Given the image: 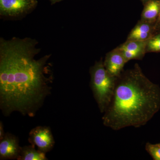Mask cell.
I'll return each mask as SVG.
<instances>
[{
    "label": "cell",
    "instance_id": "obj_15",
    "mask_svg": "<svg viewBox=\"0 0 160 160\" xmlns=\"http://www.w3.org/2000/svg\"><path fill=\"white\" fill-rule=\"evenodd\" d=\"M5 134L6 133L4 132L3 122H2L1 121L0 122V140L2 139L5 136Z\"/></svg>",
    "mask_w": 160,
    "mask_h": 160
},
{
    "label": "cell",
    "instance_id": "obj_3",
    "mask_svg": "<svg viewBox=\"0 0 160 160\" xmlns=\"http://www.w3.org/2000/svg\"><path fill=\"white\" fill-rule=\"evenodd\" d=\"M90 88L100 112L104 113L113 95L116 78L109 74L102 61L90 68Z\"/></svg>",
    "mask_w": 160,
    "mask_h": 160
},
{
    "label": "cell",
    "instance_id": "obj_11",
    "mask_svg": "<svg viewBox=\"0 0 160 160\" xmlns=\"http://www.w3.org/2000/svg\"><path fill=\"white\" fill-rule=\"evenodd\" d=\"M147 49L154 52H160V30L156 34L150 38L146 43Z\"/></svg>",
    "mask_w": 160,
    "mask_h": 160
},
{
    "label": "cell",
    "instance_id": "obj_5",
    "mask_svg": "<svg viewBox=\"0 0 160 160\" xmlns=\"http://www.w3.org/2000/svg\"><path fill=\"white\" fill-rule=\"evenodd\" d=\"M28 141L46 153L52 150L55 144L51 129L46 126H38L32 129L29 132Z\"/></svg>",
    "mask_w": 160,
    "mask_h": 160
},
{
    "label": "cell",
    "instance_id": "obj_18",
    "mask_svg": "<svg viewBox=\"0 0 160 160\" xmlns=\"http://www.w3.org/2000/svg\"><path fill=\"white\" fill-rule=\"evenodd\" d=\"M157 27L159 30H160V24L159 25H158V26H157Z\"/></svg>",
    "mask_w": 160,
    "mask_h": 160
},
{
    "label": "cell",
    "instance_id": "obj_8",
    "mask_svg": "<svg viewBox=\"0 0 160 160\" xmlns=\"http://www.w3.org/2000/svg\"><path fill=\"white\" fill-rule=\"evenodd\" d=\"M36 146L31 145L21 148L18 160H48L46 153L36 149Z\"/></svg>",
    "mask_w": 160,
    "mask_h": 160
},
{
    "label": "cell",
    "instance_id": "obj_1",
    "mask_svg": "<svg viewBox=\"0 0 160 160\" xmlns=\"http://www.w3.org/2000/svg\"><path fill=\"white\" fill-rule=\"evenodd\" d=\"M35 39L0 38V109L5 117L14 112L34 117L51 94L52 54L39 59Z\"/></svg>",
    "mask_w": 160,
    "mask_h": 160
},
{
    "label": "cell",
    "instance_id": "obj_9",
    "mask_svg": "<svg viewBox=\"0 0 160 160\" xmlns=\"http://www.w3.org/2000/svg\"><path fill=\"white\" fill-rule=\"evenodd\" d=\"M160 11V2L152 0L146 5L143 12V17L146 21L153 22L157 21Z\"/></svg>",
    "mask_w": 160,
    "mask_h": 160
},
{
    "label": "cell",
    "instance_id": "obj_14",
    "mask_svg": "<svg viewBox=\"0 0 160 160\" xmlns=\"http://www.w3.org/2000/svg\"><path fill=\"white\" fill-rule=\"evenodd\" d=\"M122 53L123 56L126 60V62H128L129 60L132 59L136 58L139 56L141 53L129 51H121Z\"/></svg>",
    "mask_w": 160,
    "mask_h": 160
},
{
    "label": "cell",
    "instance_id": "obj_4",
    "mask_svg": "<svg viewBox=\"0 0 160 160\" xmlns=\"http://www.w3.org/2000/svg\"><path fill=\"white\" fill-rule=\"evenodd\" d=\"M37 0H0V16L9 20L23 18L37 7Z\"/></svg>",
    "mask_w": 160,
    "mask_h": 160
},
{
    "label": "cell",
    "instance_id": "obj_13",
    "mask_svg": "<svg viewBox=\"0 0 160 160\" xmlns=\"http://www.w3.org/2000/svg\"><path fill=\"white\" fill-rule=\"evenodd\" d=\"M153 30V28L150 24L148 23H144L140 24L137 26L132 31L129 36V38L134 36L136 35L141 34V33H151L152 30Z\"/></svg>",
    "mask_w": 160,
    "mask_h": 160
},
{
    "label": "cell",
    "instance_id": "obj_12",
    "mask_svg": "<svg viewBox=\"0 0 160 160\" xmlns=\"http://www.w3.org/2000/svg\"><path fill=\"white\" fill-rule=\"evenodd\" d=\"M145 149L154 160H160V145L159 144L146 143Z\"/></svg>",
    "mask_w": 160,
    "mask_h": 160
},
{
    "label": "cell",
    "instance_id": "obj_16",
    "mask_svg": "<svg viewBox=\"0 0 160 160\" xmlns=\"http://www.w3.org/2000/svg\"><path fill=\"white\" fill-rule=\"evenodd\" d=\"M64 0H49L52 5H54L56 3L60 2Z\"/></svg>",
    "mask_w": 160,
    "mask_h": 160
},
{
    "label": "cell",
    "instance_id": "obj_17",
    "mask_svg": "<svg viewBox=\"0 0 160 160\" xmlns=\"http://www.w3.org/2000/svg\"><path fill=\"white\" fill-rule=\"evenodd\" d=\"M157 22V26H158L160 24V11L159 13L157 21L156 22Z\"/></svg>",
    "mask_w": 160,
    "mask_h": 160
},
{
    "label": "cell",
    "instance_id": "obj_7",
    "mask_svg": "<svg viewBox=\"0 0 160 160\" xmlns=\"http://www.w3.org/2000/svg\"><path fill=\"white\" fill-rule=\"evenodd\" d=\"M113 52L107 55L104 63V66L109 74L117 78L122 73L126 62L122 52Z\"/></svg>",
    "mask_w": 160,
    "mask_h": 160
},
{
    "label": "cell",
    "instance_id": "obj_10",
    "mask_svg": "<svg viewBox=\"0 0 160 160\" xmlns=\"http://www.w3.org/2000/svg\"><path fill=\"white\" fill-rule=\"evenodd\" d=\"M146 42L145 41H130L124 44L119 50L121 51H129L141 53L145 45H146Z\"/></svg>",
    "mask_w": 160,
    "mask_h": 160
},
{
    "label": "cell",
    "instance_id": "obj_19",
    "mask_svg": "<svg viewBox=\"0 0 160 160\" xmlns=\"http://www.w3.org/2000/svg\"><path fill=\"white\" fill-rule=\"evenodd\" d=\"M159 145H160V143H159Z\"/></svg>",
    "mask_w": 160,
    "mask_h": 160
},
{
    "label": "cell",
    "instance_id": "obj_2",
    "mask_svg": "<svg viewBox=\"0 0 160 160\" xmlns=\"http://www.w3.org/2000/svg\"><path fill=\"white\" fill-rule=\"evenodd\" d=\"M160 109V88L143 74L138 64L116 79L111 101L102 119L114 130L144 126Z\"/></svg>",
    "mask_w": 160,
    "mask_h": 160
},
{
    "label": "cell",
    "instance_id": "obj_6",
    "mask_svg": "<svg viewBox=\"0 0 160 160\" xmlns=\"http://www.w3.org/2000/svg\"><path fill=\"white\" fill-rule=\"evenodd\" d=\"M22 147L18 138L14 135L7 132L0 140V159H18Z\"/></svg>",
    "mask_w": 160,
    "mask_h": 160
}]
</instances>
